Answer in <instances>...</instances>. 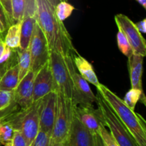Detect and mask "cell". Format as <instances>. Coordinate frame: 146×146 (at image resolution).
I'll return each mask as SVG.
<instances>
[{"label":"cell","mask_w":146,"mask_h":146,"mask_svg":"<svg viewBox=\"0 0 146 146\" xmlns=\"http://www.w3.org/2000/svg\"><path fill=\"white\" fill-rule=\"evenodd\" d=\"M35 1L36 22L45 35L49 51L58 53L63 57H72L78 52L64 22L56 15L54 7L48 0Z\"/></svg>","instance_id":"1"},{"label":"cell","mask_w":146,"mask_h":146,"mask_svg":"<svg viewBox=\"0 0 146 146\" xmlns=\"http://www.w3.org/2000/svg\"><path fill=\"white\" fill-rule=\"evenodd\" d=\"M108 105L135 140L138 146H146L145 121L140 114L125 105L121 98L101 84L97 88Z\"/></svg>","instance_id":"2"},{"label":"cell","mask_w":146,"mask_h":146,"mask_svg":"<svg viewBox=\"0 0 146 146\" xmlns=\"http://www.w3.org/2000/svg\"><path fill=\"white\" fill-rule=\"evenodd\" d=\"M56 96V113L48 146H61L66 143L74 116V104L59 91Z\"/></svg>","instance_id":"3"},{"label":"cell","mask_w":146,"mask_h":146,"mask_svg":"<svg viewBox=\"0 0 146 146\" xmlns=\"http://www.w3.org/2000/svg\"><path fill=\"white\" fill-rule=\"evenodd\" d=\"M96 96L97 101L96 104H97L98 108L102 115L104 125L110 130L111 135L117 143L119 146H138L132 135L98 91Z\"/></svg>","instance_id":"4"},{"label":"cell","mask_w":146,"mask_h":146,"mask_svg":"<svg viewBox=\"0 0 146 146\" xmlns=\"http://www.w3.org/2000/svg\"><path fill=\"white\" fill-rule=\"evenodd\" d=\"M49 63L54 81V91H58L67 98H73V84L64 57L54 51H50Z\"/></svg>","instance_id":"5"},{"label":"cell","mask_w":146,"mask_h":146,"mask_svg":"<svg viewBox=\"0 0 146 146\" xmlns=\"http://www.w3.org/2000/svg\"><path fill=\"white\" fill-rule=\"evenodd\" d=\"M66 65L69 71L73 84V98L74 105H90L96 103L97 96L91 91L88 83L77 72L72 57H64Z\"/></svg>","instance_id":"6"},{"label":"cell","mask_w":146,"mask_h":146,"mask_svg":"<svg viewBox=\"0 0 146 146\" xmlns=\"http://www.w3.org/2000/svg\"><path fill=\"white\" fill-rule=\"evenodd\" d=\"M31 56V70L36 73L49 60L50 51L45 35L37 22L29 44Z\"/></svg>","instance_id":"7"},{"label":"cell","mask_w":146,"mask_h":146,"mask_svg":"<svg viewBox=\"0 0 146 146\" xmlns=\"http://www.w3.org/2000/svg\"><path fill=\"white\" fill-rule=\"evenodd\" d=\"M115 21L118 29L121 30L128 39L133 53L145 56L146 43L142 34L138 31L135 24L127 16L118 14L115 16Z\"/></svg>","instance_id":"8"},{"label":"cell","mask_w":146,"mask_h":146,"mask_svg":"<svg viewBox=\"0 0 146 146\" xmlns=\"http://www.w3.org/2000/svg\"><path fill=\"white\" fill-rule=\"evenodd\" d=\"M67 143L68 146H101V141L100 136L86 128L74 113Z\"/></svg>","instance_id":"9"},{"label":"cell","mask_w":146,"mask_h":146,"mask_svg":"<svg viewBox=\"0 0 146 146\" xmlns=\"http://www.w3.org/2000/svg\"><path fill=\"white\" fill-rule=\"evenodd\" d=\"M74 113L86 128L94 135L99 136L100 128L101 125H104V122L98 108H94L93 104L74 105Z\"/></svg>","instance_id":"10"},{"label":"cell","mask_w":146,"mask_h":146,"mask_svg":"<svg viewBox=\"0 0 146 146\" xmlns=\"http://www.w3.org/2000/svg\"><path fill=\"white\" fill-rule=\"evenodd\" d=\"M56 96L55 91H51L40 99L39 130L51 136L56 113Z\"/></svg>","instance_id":"11"},{"label":"cell","mask_w":146,"mask_h":146,"mask_svg":"<svg viewBox=\"0 0 146 146\" xmlns=\"http://www.w3.org/2000/svg\"><path fill=\"white\" fill-rule=\"evenodd\" d=\"M54 91V81L48 60L35 74L33 90V102L38 101Z\"/></svg>","instance_id":"12"},{"label":"cell","mask_w":146,"mask_h":146,"mask_svg":"<svg viewBox=\"0 0 146 146\" xmlns=\"http://www.w3.org/2000/svg\"><path fill=\"white\" fill-rule=\"evenodd\" d=\"M35 74L30 69L14 90V101L21 108H27L32 104Z\"/></svg>","instance_id":"13"},{"label":"cell","mask_w":146,"mask_h":146,"mask_svg":"<svg viewBox=\"0 0 146 146\" xmlns=\"http://www.w3.org/2000/svg\"><path fill=\"white\" fill-rule=\"evenodd\" d=\"M36 22V11L35 0H28L22 19H21V40L19 48H28L30 39Z\"/></svg>","instance_id":"14"},{"label":"cell","mask_w":146,"mask_h":146,"mask_svg":"<svg viewBox=\"0 0 146 146\" xmlns=\"http://www.w3.org/2000/svg\"><path fill=\"white\" fill-rule=\"evenodd\" d=\"M73 62L76 70H78V74L88 83L95 86L96 88L101 85L94 71L93 66L89 61H87L84 57L80 55L78 53L74 54L72 56Z\"/></svg>","instance_id":"15"},{"label":"cell","mask_w":146,"mask_h":146,"mask_svg":"<svg viewBox=\"0 0 146 146\" xmlns=\"http://www.w3.org/2000/svg\"><path fill=\"white\" fill-rule=\"evenodd\" d=\"M128 58L131 88L143 91V90L142 76L144 57L139 54L133 53Z\"/></svg>","instance_id":"16"},{"label":"cell","mask_w":146,"mask_h":146,"mask_svg":"<svg viewBox=\"0 0 146 146\" xmlns=\"http://www.w3.org/2000/svg\"><path fill=\"white\" fill-rule=\"evenodd\" d=\"M19 73L17 62L7 68L0 79V90L14 91L19 84Z\"/></svg>","instance_id":"17"},{"label":"cell","mask_w":146,"mask_h":146,"mask_svg":"<svg viewBox=\"0 0 146 146\" xmlns=\"http://www.w3.org/2000/svg\"><path fill=\"white\" fill-rule=\"evenodd\" d=\"M17 65L19 67V82L31 69V56L29 47L26 49L15 48Z\"/></svg>","instance_id":"18"},{"label":"cell","mask_w":146,"mask_h":146,"mask_svg":"<svg viewBox=\"0 0 146 146\" xmlns=\"http://www.w3.org/2000/svg\"><path fill=\"white\" fill-rule=\"evenodd\" d=\"M21 21L14 23L9 27L4 39V43L7 46L11 48H17L19 47L21 40Z\"/></svg>","instance_id":"19"},{"label":"cell","mask_w":146,"mask_h":146,"mask_svg":"<svg viewBox=\"0 0 146 146\" xmlns=\"http://www.w3.org/2000/svg\"><path fill=\"white\" fill-rule=\"evenodd\" d=\"M123 101L125 105L128 106L133 111H135V106L138 101H141L142 104L145 105V97L143 91L134 88H131L126 93Z\"/></svg>","instance_id":"20"},{"label":"cell","mask_w":146,"mask_h":146,"mask_svg":"<svg viewBox=\"0 0 146 146\" xmlns=\"http://www.w3.org/2000/svg\"><path fill=\"white\" fill-rule=\"evenodd\" d=\"M28 0H11V12L13 22L21 21Z\"/></svg>","instance_id":"21"},{"label":"cell","mask_w":146,"mask_h":146,"mask_svg":"<svg viewBox=\"0 0 146 146\" xmlns=\"http://www.w3.org/2000/svg\"><path fill=\"white\" fill-rule=\"evenodd\" d=\"M55 14L58 19L64 21L72 14L73 11L75 10V7L66 1H60L55 7Z\"/></svg>","instance_id":"22"},{"label":"cell","mask_w":146,"mask_h":146,"mask_svg":"<svg viewBox=\"0 0 146 146\" xmlns=\"http://www.w3.org/2000/svg\"><path fill=\"white\" fill-rule=\"evenodd\" d=\"M14 128L7 121H1L0 125V144L4 145L12 141L14 133Z\"/></svg>","instance_id":"23"},{"label":"cell","mask_w":146,"mask_h":146,"mask_svg":"<svg viewBox=\"0 0 146 146\" xmlns=\"http://www.w3.org/2000/svg\"><path fill=\"white\" fill-rule=\"evenodd\" d=\"M14 104V91L0 90V112L11 109Z\"/></svg>","instance_id":"24"},{"label":"cell","mask_w":146,"mask_h":146,"mask_svg":"<svg viewBox=\"0 0 146 146\" xmlns=\"http://www.w3.org/2000/svg\"><path fill=\"white\" fill-rule=\"evenodd\" d=\"M117 43H118V46L120 51L125 56L129 57L131 54H133V51L128 39L125 37V34L120 29H118V33H117Z\"/></svg>","instance_id":"25"},{"label":"cell","mask_w":146,"mask_h":146,"mask_svg":"<svg viewBox=\"0 0 146 146\" xmlns=\"http://www.w3.org/2000/svg\"><path fill=\"white\" fill-rule=\"evenodd\" d=\"M99 136L104 146H119L113 138L111 133L107 131L104 125H101V128H100Z\"/></svg>","instance_id":"26"},{"label":"cell","mask_w":146,"mask_h":146,"mask_svg":"<svg viewBox=\"0 0 146 146\" xmlns=\"http://www.w3.org/2000/svg\"><path fill=\"white\" fill-rule=\"evenodd\" d=\"M50 136L44 131L39 130L30 146H46L48 145Z\"/></svg>","instance_id":"27"},{"label":"cell","mask_w":146,"mask_h":146,"mask_svg":"<svg viewBox=\"0 0 146 146\" xmlns=\"http://www.w3.org/2000/svg\"><path fill=\"white\" fill-rule=\"evenodd\" d=\"M11 146H28L25 138L18 130L14 131V136L11 141Z\"/></svg>","instance_id":"28"},{"label":"cell","mask_w":146,"mask_h":146,"mask_svg":"<svg viewBox=\"0 0 146 146\" xmlns=\"http://www.w3.org/2000/svg\"><path fill=\"white\" fill-rule=\"evenodd\" d=\"M1 5L4 7L8 19L9 21L10 25L14 24L12 20V12H11V0H0Z\"/></svg>","instance_id":"29"},{"label":"cell","mask_w":146,"mask_h":146,"mask_svg":"<svg viewBox=\"0 0 146 146\" xmlns=\"http://www.w3.org/2000/svg\"><path fill=\"white\" fill-rule=\"evenodd\" d=\"M13 53H14V48H11L10 47L7 46V45L5 46L4 51H3L2 54L0 56V64H4V63L7 62L11 58V56H12Z\"/></svg>","instance_id":"30"},{"label":"cell","mask_w":146,"mask_h":146,"mask_svg":"<svg viewBox=\"0 0 146 146\" xmlns=\"http://www.w3.org/2000/svg\"><path fill=\"white\" fill-rule=\"evenodd\" d=\"M0 20H1V23H2L3 25H4V28H5L7 30L8 29V28L11 25H10V23L8 19V17H7V14H6L5 11H4V7H3V6L1 5V2H0Z\"/></svg>","instance_id":"31"},{"label":"cell","mask_w":146,"mask_h":146,"mask_svg":"<svg viewBox=\"0 0 146 146\" xmlns=\"http://www.w3.org/2000/svg\"><path fill=\"white\" fill-rule=\"evenodd\" d=\"M137 29H138V31L141 33V34H145L146 33V19H143L141 21H138V23L135 24Z\"/></svg>","instance_id":"32"},{"label":"cell","mask_w":146,"mask_h":146,"mask_svg":"<svg viewBox=\"0 0 146 146\" xmlns=\"http://www.w3.org/2000/svg\"><path fill=\"white\" fill-rule=\"evenodd\" d=\"M5 43H4V39L2 38H0V56H1L2 54L3 51H4V48H5Z\"/></svg>","instance_id":"33"},{"label":"cell","mask_w":146,"mask_h":146,"mask_svg":"<svg viewBox=\"0 0 146 146\" xmlns=\"http://www.w3.org/2000/svg\"><path fill=\"white\" fill-rule=\"evenodd\" d=\"M48 1H49L50 3H51V4H52L53 6H54V7H56V6L57 5V4H58V3L60 2V1H68V0H48Z\"/></svg>","instance_id":"34"},{"label":"cell","mask_w":146,"mask_h":146,"mask_svg":"<svg viewBox=\"0 0 146 146\" xmlns=\"http://www.w3.org/2000/svg\"><path fill=\"white\" fill-rule=\"evenodd\" d=\"M145 9H146V0H136Z\"/></svg>","instance_id":"35"},{"label":"cell","mask_w":146,"mask_h":146,"mask_svg":"<svg viewBox=\"0 0 146 146\" xmlns=\"http://www.w3.org/2000/svg\"><path fill=\"white\" fill-rule=\"evenodd\" d=\"M6 31H7V29L4 28V25H3V24L1 23V20H0V33H1V34H3V33L5 32Z\"/></svg>","instance_id":"36"},{"label":"cell","mask_w":146,"mask_h":146,"mask_svg":"<svg viewBox=\"0 0 146 146\" xmlns=\"http://www.w3.org/2000/svg\"><path fill=\"white\" fill-rule=\"evenodd\" d=\"M4 69H3L2 67H1V65H0V79H1V76H2V74H4Z\"/></svg>","instance_id":"37"},{"label":"cell","mask_w":146,"mask_h":146,"mask_svg":"<svg viewBox=\"0 0 146 146\" xmlns=\"http://www.w3.org/2000/svg\"><path fill=\"white\" fill-rule=\"evenodd\" d=\"M4 146H11V142H9V143H7L4 144Z\"/></svg>","instance_id":"38"},{"label":"cell","mask_w":146,"mask_h":146,"mask_svg":"<svg viewBox=\"0 0 146 146\" xmlns=\"http://www.w3.org/2000/svg\"><path fill=\"white\" fill-rule=\"evenodd\" d=\"M65 146H68V143H67V141H66V143H65Z\"/></svg>","instance_id":"39"},{"label":"cell","mask_w":146,"mask_h":146,"mask_svg":"<svg viewBox=\"0 0 146 146\" xmlns=\"http://www.w3.org/2000/svg\"><path fill=\"white\" fill-rule=\"evenodd\" d=\"M1 35H2V34H1V33H0V38H2V36H1Z\"/></svg>","instance_id":"40"},{"label":"cell","mask_w":146,"mask_h":146,"mask_svg":"<svg viewBox=\"0 0 146 146\" xmlns=\"http://www.w3.org/2000/svg\"><path fill=\"white\" fill-rule=\"evenodd\" d=\"M1 118H0V125H1Z\"/></svg>","instance_id":"41"},{"label":"cell","mask_w":146,"mask_h":146,"mask_svg":"<svg viewBox=\"0 0 146 146\" xmlns=\"http://www.w3.org/2000/svg\"><path fill=\"white\" fill-rule=\"evenodd\" d=\"M101 146H104V145H103V144H102V143H101Z\"/></svg>","instance_id":"42"},{"label":"cell","mask_w":146,"mask_h":146,"mask_svg":"<svg viewBox=\"0 0 146 146\" xmlns=\"http://www.w3.org/2000/svg\"><path fill=\"white\" fill-rule=\"evenodd\" d=\"M61 146H65V144H64V145H61Z\"/></svg>","instance_id":"43"},{"label":"cell","mask_w":146,"mask_h":146,"mask_svg":"<svg viewBox=\"0 0 146 146\" xmlns=\"http://www.w3.org/2000/svg\"><path fill=\"white\" fill-rule=\"evenodd\" d=\"M0 145H1V144H0Z\"/></svg>","instance_id":"44"}]
</instances>
